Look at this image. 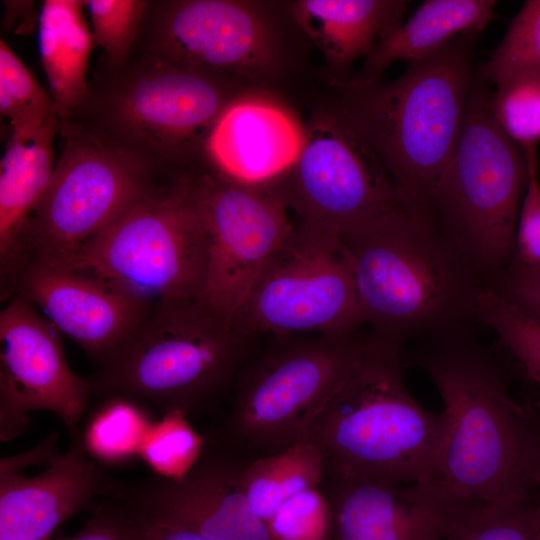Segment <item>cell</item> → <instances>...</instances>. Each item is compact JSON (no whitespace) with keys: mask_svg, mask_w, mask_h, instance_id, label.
Wrapping results in <instances>:
<instances>
[{"mask_svg":"<svg viewBox=\"0 0 540 540\" xmlns=\"http://www.w3.org/2000/svg\"><path fill=\"white\" fill-rule=\"evenodd\" d=\"M305 143V126L286 108L261 95L234 97L205 142L216 175L261 185L295 165Z\"/></svg>","mask_w":540,"mask_h":540,"instance_id":"obj_20","label":"cell"},{"mask_svg":"<svg viewBox=\"0 0 540 540\" xmlns=\"http://www.w3.org/2000/svg\"><path fill=\"white\" fill-rule=\"evenodd\" d=\"M86 6L93 25L95 43L103 48L112 65H123L130 54L148 2L89 0Z\"/></svg>","mask_w":540,"mask_h":540,"instance_id":"obj_33","label":"cell"},{"mask_svg":"<svg viewBox=\"0 0 540 540\" xmlns=\"http://www.w3.org/2000/svg\"><path fill=\"white\" fill-rule=\"evenodd\" d=\"M59 121L31 137L11 134L0 165V258L2 271L14 261L25 228L50 185L53 139Z\"/></svg>","mask_w":540,"mask_h":540,"instance_id":"obj_23","label":"cell"},{"mask_svg":"<svg viewBox=\"0 0 540 540\" xmlns=\"http://www.w3.org/2000/svg\"><path fill=\"white\" fill-rule=\"evenodd\" d=\"M532 478L536 490V515L538 522V540H540V438L533 461Z\"/></svg>","mask_w":540,"mask_h":540,"instance_id":"obj_39","label":"cell"},{"mask_svg":"<svg viewBox=\"0 0 540 540\" xmlns=\"http://www.w3.org/2000/svg\"><path fill=\"white\" fill-rule=\"evenodd\" d=\"M14 294L28 299L56 329L99 362L153 306L102 282L42 262L24 261L8 273Z\"/></svg>","mask_w":540,"mask_h":540,"instance_id":"obj_18","label":"cell"},{"mask_svg":"<svg viewBox=\"0 0 540 540\" xmlns=\"http://www.w3.org/2000/svg\"><path fill=\"white\" fill-rule=\"evenodd\" d=\"M325 476L321 449L304 439L244 466L241 485L250 508L266 524L285 500L306 489L321 487Z\"/></svg>","mask_w":540,"mask_h":540,"instance_id":"obj_25","label":"cell"},{"mask_svg":"<svg viewBox=\"0 0 540 540\" xmlns=\"http://www.w3.org/2000/svg\"><path fill=\"white\" fill-rule=\"evenodd\" d=\"M126 512L137 540H208L190 530L163 522L143 519L132 515L127 510Z\"/></svg>","mask_w":540,"mask_h":540,"instance_id":"obj_38","label":"cell"},{"mask_svg":"<svg viewBox=\"0 0 540 540\" xmlns=\"http://www.w3.org/2000/svg\"><path fill=\"white\" fill-rule=\"evenodd\" d=\"M232 324L251 337L360 329L364 322L339 231L329 224L294 225Z\"/></svg>","mask_w":540,"mask_h":540,"instance_id":"obj_9","label":"cell"},{"mask_svg":"<svg viewBox=\"0 0 540 540\" xmlns=\"http://www.w3.org/2000/svg\"><path fill=\"white\" fill-rule=\"evenodd\" d=\"M208 235L200 300L232 323L258 276L294 225L269 184L248 185L216 174L198 177Z\"/></svg>","mask_w":540,"mask_h":540,"instance_id":"obj_13","label":"cell"},{"mask_svg":"<svg viewBox=\"0 0 540 540\" xmlns=\"http://www.w3.org/2000/svg\"><path fill=\"white\" fill-rule=\"evenodd\" d=\"M0 112L10 119L12 133L31 137L59 120L54 103L31 71L0 41Z\"/></svg>","mask_w":540,"mask_h":540,"instance_id":"obj_28","label":"cell"},{"mask_svg":"<svg viewBox=\"0 0 540 540\" xmlns=\"http://www.w3.org/2000/svg\"><path fill=\"white\" fill-rule=\"evenodd\" d=\"M86 1L46 0L39 16V50L58 119L88 95L87 71L94 37L83 17Z\"/></svg>","mask_w":540,"mask_h":540,"instance_id":"obj_24","label":"cell"},{"mask_svg":"<svg viewBox=\"0 0 540 540\" xmlns=\"http://www.w3.org/2000/svg\"><path fill=\"white\" fill-rule=\"evenodd\" d=\"M494 0H428L365 58L360 71L341 88L358 89L380 82L396 61L423 60L461 35H475L496 18Z\"/></svg>","mask_w":540,"mask_h":540,"instance_id":"obj_21","label":"cell"},{"mask_svg":"<svg viewBox=\"0 0 540 540\" xmlns=\"http://www.w3.org/2000/svg\"><path fill=\"white\" fill-rule=\"evenodd\" d=\"M368 334L358 330L285 339L247 361L235 380L219 439L261 456L304 440L324 405L358 362Z\"/></svg>","mask_w":540,"mask_h":540,"instance_id":"obj_8","label":"cell"},{"mask_svg":"<svg viewBox=\"0 0 540 540\" xmlns=\"http://www.w3.org/2000/svg\"><path fill=\"white\" fill-rule=\"evenodd\" d=\"M207 257L198 178L184 176L153 188L96 236L42 263L94 278L154 306L200 298Z\"/></svg>","mask_w":540,"mask_h":540,"instance_id":"obj_6","label":"cell"},{"mask_svg":"<svg viewBox=\"0 0 540 540\" xmlns=\"http://www.w3.org/2000/svg\"><path fill=\"white\" fill-rule=\"evenodd\" d=\"M527 161V183L522 198L515 234L511 267L540 268V181L536 150L524 152Z\"/></svg>","mask_w":540,"mask_h":540,"instance_id":"obj_35","label":"cell"},{"mask_svg":"<svg viewBox=\"0 0 540 540\" xmlns=\"http://www.w3.org/2000/svg\"><path fill=\"white\" fill-rule=\"evenodd\" d=\"M493 286L523 314L540 323V268L509 266Z\"/></svg>","mask_w":540,"mask_h":540,"instance_id":"obj_37","label":"cell"},{"mask_svg":"<svg viewBox=\"0 0 540 540\" xmlns=\"http://www.w3.org/2000/svg\"><path fill=\"white\" fill-rule=\"evenodd\" d=\"M477 316L480 324L495 333L509 364L540 391V323L523 314L493 286L482 291ZM530 403L540 417V400Z\"/></svg>","mask_w":540,"mask_h":540,"instance_id":"obj_26","label":"cell"},{"mask_svg":"<svg viewBox=\"0 0 540 540\" xmlns=\"http://www.w3.org/2000/svg\"><path fill=\"white\" fill-rule=\"evenodd\" d=\"M128 71L104 104L117 146L148 163V154L175 158L205 145L234 98L228 80L149 54Z\"/></svg>","mask_w":540,"mask_h":540,"instance_id":"obj_12","label":"cell"},{"mask_svg":"<svg viewBox=\"0 0 540 540\" xmlns=\"http://www.w3.org/2000/svg\"><path fill=\"white\" fill-rule=\"evenodd\" d=\"M339 234L373 334L402 348L472 333L479 297L492 283L426 208L405 204Z\"/></svg>","mask_w":540,"mask_h":540,"instance_id":"obj_2","label":"cell"},{"mask_svg":"<svg viewBox=\"0 0 540 540\" xmlns=\"http://www.w3.org/2000/svg\"><path fill=\"white\" fill-rule=\"evenodd\" d=\"M334 540H443L457 513L434 481L383 485L326 475Z\"/></svg>","mask_w":540,"mask_h":540,"instance_id":"obj_19","label":"cell"},{"mask_svg":"<svg viewBox=\"0 0 540 540\" xmlns=\"http://www.w3.org/2000/svg\"><path fill=\"white\" fill-rule=\"evenodd\" d=\"M490 109L502 131L523 151L540 142V70L522 72L498 85Z\"/></svg>","mask_w":540,"mask_h":540,"instance_id":"obj_29","label":"cell"},{"mask_svg":"<svg viewBox=\"0 0 540 540\" xmlns=\"http://www.w3.org/2000/svg\"><path fill=\"white\" fill-rule=\"evenodd\" d=\"M471 36L408 64L391 82L342 88L338 111L368 141L409 203L427 208L458 141L471 88Z\"/></svg>","mask_w":540,"mask_h":540,"instance_id":"obj_5","label":"cell"},{"mask_svg":"<svg viewBox=\"0 0 540 540\" xmlns=\"http://www.w3.org/2000/svg\"><path fill=\"white\" fill-rule=\"evenodd\" d=\"M149 164L88 133L67 134L11 268L50 262L90 240L151 191Z\"/></svg>","mask_w":540,"mask_h":540,"instance_id":"obj_10","label":"cell"},{"mask_svg":"<svg viewBox=\"0 0 540 540\" xmlns=\"http://www.w3.org/2000/svg\"><path fill=\"white\" fill-rule=\"evenodd\" d=\"M530 70H540V0L524 3L489 61L482 67V76L497 87Z\"/></svg>","mask_w":540,"mask_h":540,"instance_id":"obj_32","label":"cell"},{"mask_svg":"<svg viewBox=\"0 0 540 540\" xmlns=\"http://www.w3.org/2000/svg\"><path fill=\"white\" fill-rule=\"evenodd\" d=\"M443 540H538L536 501L459 510Z\"/></svg>","mask_w":540,"mask_h":540,"instance_id":"obj_31","label":"cell"},{"mask_svg":"<svg viewBox=\"0 0 540 540\" xmlns=\"http://www.w3.org/2000/svg\"><path fill=\"white\" fill-rule=\"evenodd\" d=\"M182 478L154 474L123 485L116 497L134 516L190 530L208 540H273L244 496V465L217 435Z\"/></svg>","mask_w":540,"mask_h":540,"instance_id":"obj_16","label":"cell"},{"mask_svg":"<svg viewBox=\"0 0 540 540\" xmlns=\"http://www.w3.org/2000/svg\"><path fill=\"white\" fill-rule=\"evenodd\" d=\"M401 347L372 332L304 439L322 451L326 475L383 485L436 481L447 418L423 407L403 379Z\"/></svg>","mask_w":540,"mask_h":540,"instance_id":"obj_3","label":"cell"},{"mask_svg":"<svg viewBox=\"0 0 540 540\" xmlns=\"http://www.w3.org/2000/svg\"><path fill=\"white\" fill-rule=\"evenodd\" d=\"M152 425L148 410L122 398H110L91 415L82 438L98 462L122 463L139 456Z\"/></svg>","mask_w":540,"mask_h":540,"instance_id":"obj_27","label":"cell"},{"mask_svg":"<svg viewBox=\"0 0 540 540\" xmlns=\"http://www.w3.org/2000/svg\"><path fill=\"white\" fill-rule=\"evenodd\" d=\"M254 337L199 298L158 303L87 378L92 396L185 416L211 408L235 382Z\"/></svg>","mask_w":540,"mask_h":540,"instance_id":"obj_4","label":"cell"},{"mask_svg":"<svg viewBox=\"0 0 540 540\" xmlns=\"http://www.w3.org/2000/svg\"><path fill=\"white\" fill-rule=\"evenodd\" d=\"M526 183L524 152L494 120L490 96L470 88L458 141L427 209L492 284L512 259Z\"/></svg>","mask_w":540,"mask_h":540,"instance_id":"obj_7","label":"cell"},{"mask_svg":"<svg viewBox=\"0 0 540 540\" xmlns=\"http://www.w3.org/2000/svg\"><path fill=\"white\" fill-rule=\"evenodd\" d=\"M273 540H331L332 515L321 487L285 500L266 522Z\"/></svg>","mask_w":540,"mask_h":540,"instance_id":"obj_34","label":"cell"},{"mask_svg":"<svg viewBox=\"0 0 540 540\" xmlns=\"http://www.w3.org/2000/svg\"><path fill=\"white\" fill-rule=\"evenodd\" d=\"M50 540H137L128 513L116 498L97 503L84 526L73 535L57 530Z\"/></svg>","mask_w":540,"mask_h":540,"instance_id":"obj_36","label":"cell"},{"mask_svg":"<svg viewBox=\"0 0 540 540\" xmlns=\"http://www.w3.org/2000/svg\"><path fill=\"white\" fill-rule=\"evenodd\" d=\"M409 361L441 395L447 436L435 482L457 510L536 500L540 417L510 391L503 360L462 333L420 341Z\"/></svg>","mask_w":540,"mask_h":540,"instance_id":"obj_1","label":"cell"},{"mask_svg":"<svg viewBox=\"0 0 540 540\" xmlns=\"http://www.w3.org/2000/svg\"><path fill=\"white\" fill-rule=\"evenodd\" d=\"M267 184L301 223L329 224L340 233L411 204L368 141L339 111L317 115L305 126L299 159Z\"/></svg>","mask_w":540,"mask_h":540,"instance_id":"obj_11","label":"cell"},{"mask_svg":"<svg viewBox=\"0 0 540 540\" xmlns=\"http://www.w3.org/2000/svg\"><path fill=\"white\" fill-rule=\"evenodd\" d=\"M150 54L227 80L272 76L282 61L264 5L236 0L165 3Z\"/></svg>","mask_w":540,"mask_h":540,"instance_id":"obj_15","label":"cell"},{"mask_svg":"<svg viewBox=\"0 0 540 540\" xmlns=\"http://www.w3.org/2000/svg\"><path fill=\"white\" fill-rule=\"evenodd\" d=\"M205 439L179 412H169L152 423L142 444L139 457L156 475L179 479L198 461Z\"/></svg>","mask_w":540,"mask_h":540,"instance_id":"obj_30","label":"cell"},{"mask_svg":"<svg viewBox=\"0 0 540 540\" xmlns=\"http://www.w3.org/2000/svg\"><path fill=\"white\" fill-rule=\"evenodd\" d=\"M0 347L1 441L25 432L36 410L55 413L70 436L81 431L90 384L69 367L56 327L19 294L0 312Z\"/></svg>","mask_w":540,"mask_h":540,"instance_id":"obj_14","label":"cell"},{"mask_svg":"<svg viewBox=\"0 0 540 540\" xmlns=\"http://www.w3.org/2000/svg\"><path fill=\"white\" fill-rule=\"evenodd\" d=\"M407 8L400 0H298L291 4V15L341 74L391 34Z\"/></svg>","mask_w":540,"mask_h":540,"instance_id":"obj_22","label":"cell"},{"mask_svg":"<svg viewBox=\"0 0 540 540\" xmlns=\"http://www.w3.org/2000/svg\"><path fill=\"white\" fill-rule=\"evenodd\" d=\"M123 485L89 454L82 431L37 475L0 462V540H50L65 520L117 497Z\"/></svg>","mask_w":540,"mask_h":540,"instance_id":"obj_17","label":"cell"}]
</instances>
